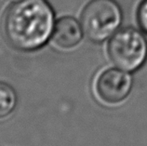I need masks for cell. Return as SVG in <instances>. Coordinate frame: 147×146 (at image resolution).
<instances>
[{
  "label": "cell",
  "mask_w": 147,
  "mask_h": 146,
  "mask_svg": "<svg viewBox=\"0 0 147 146\" xmlns=\"http://www.w3.org/2000/svg\"><path fill=\"white\" fill-rule=\"evenodd\" d=\"M83 28L77 20L70 16L57 21L51 36L53 44L63 49H70L78 45L83 37Z\"/></svg>",
  "instance_id": "cell-5"
},
{
  "label": "cell",
  "mask_w": 147,
  "mask_h": 146,
  "mask_svg": "<svg viewBox=\"0 0 147 146\" xmlns=\"http://www.w3.org/2000/svg\"><path fill=\"white\" fill-rule=\"evenodd\" d=\"M54 18L52 7L46 0H19L4 15V36L18 50H36L51 37Z\"/></svg>",
  "instance_id": "cell-1"
},
{
  "label": "cell",
  "mask_w": 147,
  "mask_h": 146,
  "mask_svg": "<svg viewBox=\"0 0 147 146\" xmlns=\"http://www.w3.org/2000/svg\"><path fill=\"white\" fill-rule=\"evenodd\" d=\"M17 105V94L9 84L0 81V119L10 116Z\"/></svg>",
  "instance_id": "cell-6"
},
{
  "label": "cell",
  "mask_w": 147,
  "mask_h": 146,
  "mask_svg": "<svg viewBox=\"0 0 147 146\" xmlns=\"http://www.w3.org/2000/svg\"><path fill=\"white\" fill-rule=\"evenodd\" d=\"M133 80L129 72L119 68H107L97 75L94 83L95 94L106 104H118L129 97Z\"/></svg>",
  "instance_id": "cell-4"
},
{
  "label": "cell",
  "mask_w": 147,
  "mask_h": 146,
  "mask_svg": "<svg viewBox=\"0 0 147 146\" xmlns=\"http://www.w3.org/2000/svg\"><path fill=\"white\" fill-rule=\"evenodd\" d=\"M107 50L115 67L129 73L135 72L147 59V40L140 31L123 28L110 38Z\"/></svg>",
  "instance_id": "cell-3"
},
{
  "label": "cell",
  "mask_w": 147,
  "mask_h": 146,
  "mask_svg": "<svg viewBox=\"0 0 147 146\" xmlns=\"http://www.w3.org/2000/svg\"><path fill=\"white\" fill-rule=\"evenodd\" d=\"M137 21L141 30L147 34V0H142L138 7Z\"/></svg>",
  "instance_id": "cell-7"
},
{
  "label": "cell",
  "mask_w": 147,
  "mask_h": 146,
  "mask_svg": "<svg viewBox=\"0 0 147 146\" xmlns=\"http://www.w3.org/2000/svg\"><path fill=\"white\" fill-rule=\"evenodd\" d=\"M122 19L121 7L115 0H92L84 7L80 24L88 39L100 43L117 32Z\"/></svg>",
  "instance_id": "cell-2"
}]
</instances>
